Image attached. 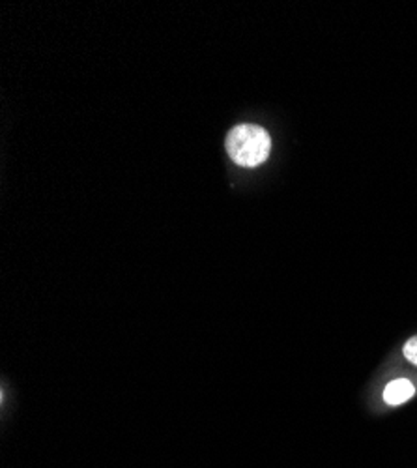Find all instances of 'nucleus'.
<instances>
[{
	"instance_id": "nucleus-3",
	"label": "nucleus",
	"mask_w": 417,
	"mask_h": 468,
	"mask_svg": "<svg viewBox=\"0 0 417 468\" xmlns=\"http://www.w3.org/2000/svg\"><path fill=\"white\" fill-rule=\"evenodd\" d=\"M404 356H406L413 365H417V336L406 341V345H404Z\"/></svg>"
},
{
	"instance_id": "nucleus-2",
	"label": "nucleus",
	"mask_w": 417,
	"mask_h": 468,
	"mask_svg": "<svg viewBox=\"0 0 417 468\" xmlns=\"http://www.w3.org/2000/svg\"><path fill=\"white\" fill-rule=\"evenodd\" d=\"M415 393V388H413V384L410 382V381H406V379H395V381H391L387 386H385V390H384V401L387 403V405H401V403H404V401H408L410 397Z\"/></svg>"
},
{
	"instance_id": "nucleus-1",
	"label": "nucleus",
	"mask_w": 417,
	"mask_h": 468,
	"mask_svg": "<svg viewBox=\"0 0 417 468\" xmlns=\"http://www.w3.org/2000/svg\"><path fill=\"white\" fill-rule=\"evenodd\" d=\"M272 150V139L267 131L255 124H241L227 135V152L240 167H258Z\"/></svg>"
}]
</instances>
